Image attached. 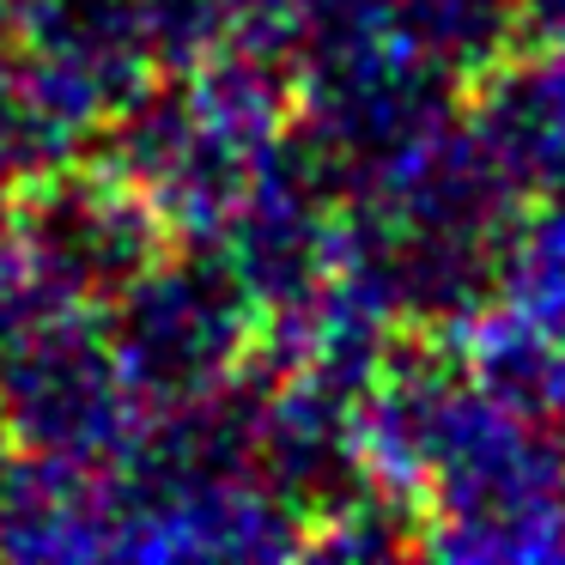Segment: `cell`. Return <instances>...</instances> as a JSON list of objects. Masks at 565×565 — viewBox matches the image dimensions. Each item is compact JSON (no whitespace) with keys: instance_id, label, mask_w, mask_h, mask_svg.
Returning <instances> with one entry per match:
<instances>
[{"instance_id":"3","label":"cell","mask_w":565,"mask_h":565,"mask_svg":"<svg viewBox=\"0 0 565 565\" xmlns=\"http://www.w3.org/2000/svg\"><path fill=\"white\" fill-rule=\"evenodd\" d=\"M13 456H19V444H13V431H7V419H0V480H7V468H13Z\"/></svg>"},{"instance_id":"2","label":"cell","mask_w":565,"mask_h":565,"mask_svg":"<svg viewBox=\"0 0 565 565\" xmlns=\"http://www.w3.org/2000/svg\"><path fill=\"white\" fill-rule=\"evenodd\" d=\"M19 31V0H0V43H13Z\"/></svg>"},{"instance_id":"1","label":"cell","mask_w":565,"mask_h":565,"mask_svg":"<svg viewBox=\"0 0 565 565\" xmlns=\"http://www.w3.org/2000/svg\"><path fill=\"white\" fill-rule=\"evenodd\" d=\"M0 419L19 450L38 456H92L110 431V365L74 329V317L50 310L13 353L0 359Z\"/></svg>"}]
</instances>
